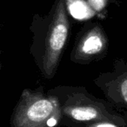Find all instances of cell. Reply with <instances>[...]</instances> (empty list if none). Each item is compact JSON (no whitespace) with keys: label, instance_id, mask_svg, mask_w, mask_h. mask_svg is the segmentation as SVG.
<instances>
[{"label":"cell","instance_id":"cell-6","mask_svg":"<svg viewBox=\"0 0 127 127\" xmlns=\"http://www.w3.org/2000/svg\"><path fill=\"white\" fill-rule=\"evenodd\" d=\"M68 12L75 18L83 20L92 18L95 11L90 7L86 0H65Z\"/></svg>","mask_w":127,"mask_h":127},{"label":"cell","instance_id":"cell-1","mask_svg":"<svg viewBox=\"0 0 127 127\" xmlns=\"http://www.w3.org/2000/svg\"><path fill=\"white\" fill-rule=\"evenodd\" d=\"M31 30L34 33V40L39 39L42 43L39 63L41 73L45 79H52L71 32L65 0H55L46 16L34 15Z\"/></svg>","mask_w":127,"mask_h":127},{"label":"cell","instance_id":"cell-2","mask_svg":"<svg viewBox=\"0 0 127 127\" xmlns=\"http://www.w3.org/2000/svg\"><path fill=\"white\" fill-rule=\"evenodd\" d=\"M48 92L58 97L64 119L79 123L104 121L127 127V112L110 101L94 97L84 86L58 85Z\"/></svg>","mask_w":127,"mask_h":127},{"label":"cell","instance_id":"cell-8","mask_svg":"<svg viewBox=\"0 0 127 127\" xmlns=\"http://www.w3.org/2000/svg\"><path fill=\"white\" fill-rule=\"evenodd\" d=\"M108 0H86L90 7L96 12L102 11L107 5Z\"/></svg>","mask_w":127,"mask_h":127},{"label":"cell","instance_id":"cell-7","mask_svg":"<svg viewBox=\"0 0 127 127\" xmlns=\"http://www.w3.org/2000/svg\"><path fill=\"white\" fill-rule=\"evenodd\" d=\"M64 125L66 127H120L115 124L104 121L97 122H85V123H79V122H72L70 120L64 119L62 121L61 125Z\"/></svg>","mask_w":127,"mask_h":127},{"label":"cell","instance_id":"cell-3","mask_svg":"<svg viewBox=\"0 0 127 127\" xmlns=\"http://www.w3.org/2000/svg\"><path fill=\"white\" fill-rule=\"evenodd\" d=\"M61 106L56 96L43 87L25 89L13 109L11 127H58L63 121Z\"/></svg>","mask_w":127,"mask_h":127},{"label":"cell","instance_id":"cell-4","mask_svg":"<svg viewBox=\"0 0 127 127\" xmlns=\"http://www.w3.org/2000/svg\"><path fill=\"white\" fill-rule=\"evenodd\" d=\"M108 45V37L102 25L97 22L87 23L77 36L70 58L75 64H88L104 58Z\"/></svg>","mask_w":127,"mask_h":127},{"label":"cell","instance_id":"cell-5","mask_svg":"<svg viewBox=\"0 0 127 127\" xmlns=\"http://www.w3.org/2000/svg\"><path fill=\"white\" fill-rule=\"evenodd\" d=\"M94 84L108 101L118 108L127 110V63L123 58L115 60L112 70L99 74Z\"/></svg>","mask_w":127,"mask_h":127}]
</instances>
